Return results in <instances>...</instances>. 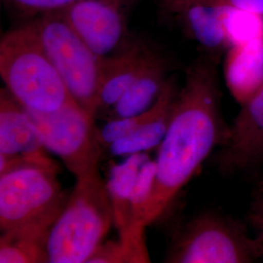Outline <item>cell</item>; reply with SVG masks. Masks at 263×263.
<instances>
[{"label": "cell", "instance_id": "6da1fadb", "mask_svg": "<svg viewBox=\"0 0 263 263\" xmlns=\"http://www.w3.org/2000/svg\"><path fill=\"white\" fill-rule=\"evenodd\" d=\"M220 96L216 62L198 59L187 69L168 131L157 148L145 226L166 213L212 151L226 141L229 126L221 116Z\"/></svg>", "mask_w": 263, "mask_h": 263}, {"label": "cell", "instance_id": "7a4b0ae2", "mask_svg": "<svg viewBox=\"0 0 263 263\" xmlns=\"http://www.w3.org/2000/svg\"><path fill=\"white\" fill-rule=\"evenodd\" d=\"M0 76L6 89L29 111L48 113L74 101L28 22L0 41Z\"/></svg>", "mask_w": 263, "mask_h": 263}, {"label": "cell", "instance_id": "3957f363", "mask_svg": "<svg viewBox=\"0 0 263 263\" xmlns=\"http://www.w3.org/2000/svg\"><path fill=\"white\" fill-rule=\"evenodd\" d=\"M112 222L111 201L99 171L76 179L66 206L49 231L48 262H88Z\"/></svg>", "mask_w": 263, "mask_h": 263}, {"label": "cell", "instance_id": "277c9868", "mask_svg": "<svg viewBox=\"0 0 263 263\" xmlns=\"http://www.w3.org/2000/svg\"><path fill=\"white\" fill-rule=\"evenodd\" d=\"M59 168L27 165L0 175V228L51 229L68 196L57 179Z\"/></svg>", "mask_w": 263, "mask_h": 263}, {"label": "cell", "instance_id": "5b68a950", "mask_svg": "<svg viewBox=\"0 0 263 263\" xmlns=\"http://www.w3.org/2000/svg\"><path fill=\"white\" fill-rule=\"evenodd\" d=\"M32 23L42 47L74 101L96 117L101 58L88 47L61 13L39 15Z\"/></svg>", "mask_w": 263, "mask_h": 263}, {"label": "cell", "instance_id": "8992f818", "mask_svg": "<svg viewBox=\"0 0 263 263\" xmlns=\"http://www.w3.org/2000/svg\"><path fill=\"white\" fill-rule=\"evenodd\" d=\"M258 259L254 237L240 221L217 213L193 217L170 245V263H246Z\"/></svg>", "mask_w": 263, "mask_h": 263}, {"label": "cell", "instance_id": "52a82bcc", "mask_svg": "<svg viewBox=\"0 0 263 263\" xmlns=\"http://www.w3.org/2000/svg\"><path fill=\"white\" fill-rule=\"evenodd\" d=\"M28 111L46 149L59 156L76 179L99 171L103 147L93 114L76 102L53 112Z\"/></svg>", "mask_w": 263, "mask_h": 263}, {"label": "cell", "instance_id": "ba28073f", "mask_svg": "<svg viewBox=\"0 0 263 263\" xmlns=\"http://www.w3.org/2000/svg\"><path fill=\"white\" fill-rule=\"evenodd\" d=\"M127 0H77L59 12L99 58L112 55L129 42L123 6Z\"/></svg>", "mask_w": 263, "mask_h": 263}, {"label": "cell", "instance_id": "9c48e42d", "mask_svg": "<svg viewBox=\"0 0 263 263\" xmlns=\"http://www.w3.org/2000/svg\"><path fill=\"white\" fill-rule=\"evenodd\" d=\"M223 174L253 172L263 164V80L243 104L216 154Z\"/></svg>", "mask_w": 263, "mask_h": 263}, {"label": "cell", "instance_id": "30bf717a", "mask_svg": "<svg viewBox=\"0 0 263 263\" xmlns=\"http://www.w3.org/2000/svg\"><path fill=\"white\" fill-rule=\"evenodd\" d=\"M161 13L216 59L231 44L227 12L216 0H156Z\"/></svg>", "mask_w": 263, "mask_h": 263}, {"label": "cell", "instance_id": "8fae6325", "mask_svg": "<svg viewBox=\"0 0 263 263\" xmlns=\"http://www.w3.org/2000/svg\"><path fill=\"white\" fill-rule=\"evenodd\" d=\"M40 132L27 108L10 94L0 92V153L22 155L29 163L59 168L46 154Z\"/></svg>", "mask_w": 263, "mask_h": 263}, {"label": "cell", "instance_id": "7c38bea8", "mask_svg": "<svg viewBox=\"0 0 263 263\" xmlns=\"http://www.w3.org/2000/svg\"><path fill=\"white\" fill-rule=\"evenodd\" d=\"M161 57L141 44L128 43L117 53L101 58L98 113L107 111Z\"/></svg>", "mask_w": 263, "mask_h": 263}, {"label": "cell", "instance_id": "4fadbf2b", "mask_svg": "<svg viewBox=\"0 0 263 263\" xmlns=\"http://www.w3.org/2000/svg\"><path fill=\"white\" fill-rule=\"evenodd\" d=\"M179 89L176 78L170 77L157 99L158 108L154 116L131 135L108 146L115 157H128L133 154L157 149L168 131L172 115L177 104Z\"/></svg>", "mask_w": 263, "mask_h": 263}, {"label": "cell", "instance_id": "5bb4252c", "mask_svg": "<svg viewBox=\"0 0 263 263\" xmlns=\"http://www.w3.org/2000/svg\"><path fill=\"white\" fill-rule=\"evenodd\" d=\"M168 62L161 57L106 111L108 120L139 115L156 102L166 83Z\"/></svg>", "mask_w": 263, "mask_h": 263}, {"label": "cell", "instance_id": "9a60e30c", "mask_svg": "<svg viewBox=\"0 0 263 263\" xmlns=\"http://www.w3.org/2000/svg\"><path fill=\"white\" fill-rule=\"evenodd\" d=\"M149 159L146 152L137 153L111 168L106 186L112 206L113 223L119 233L132 226V192L140 170Z\"/></svg>", "mask_w": 263, "mask_h": 263}, {"label": "cell", "instance_id": "2e32d148", "mask_svg": "<svg viewBox=\"0 0 263 263\" xmlns=\"http://www.w3.org/2000/svg\"><path fill=\"white\" fill-rule=\"evenodd\" d=\"M49 231L40 227H22L2 232L0 263L48 262Z\"/></svg>", "mask_w": 263, "mask_h": 263}, {"label": "cell", "instance_id": "e0dca14e", "mask_svg": "<svg viewBox=\"0 0 263 263\" xmlns=\"http://www.w3.org/2000/svg\"><path fill=\"white\" fill-rule=\"evenodd\" d=\"M145 226L137 224L119 233L117 241L101 245L88 263L149 262L144 240Z\"/></svg>", "mask_w": 263, "mask_h": 263}, {"label": "cell", "instance_id": "ac0fdd59", "mask_svg": "<svg viewBox=\"0 0 263 263\" xmlns=\"http://www.w3.org/2000/svg\"><path fill=\"white\" fill-rule=\"evenodd\" d=\"M156 175L155 160H147L141 167L131 197L132 226L144 224V216L149 203Z\"/></svg>", "mask_w": 263, "mask_h": 263}, {"label": "cell", "instance_id": "d6986e66", "mask_svg": "<svg viewBox=\"0 0 263 263\" xmlns=\"http://www.w3.org/2000/svg\"><path fill=\"white\" fill-rule=\"evenodd\" d=\"M16 11L28 16L37 17L47 13H59L77 0H3Z\"/></svg>", "mask_w": 263, "mask_h": 263}, {"label": "cell", "instance_id": "ffe728a7", "mask_svg": "<svg viewBox=\"0 0 263 263\" xmlns=\"http://www.w3.org/2000/svg\"><path fill=\"white\" fill-rule=\"evenodd\" d=\"M247 217L255 232L254 240L258 259L263 260V191H257V195L249 208Z\"/></svg>", "mask_w": 263, "mask_h": 263}, {"label": "cell", "instance_id": "44dd1931", "mask_svg": "<svg viewBox=\"0 0 263 263\" xmlns=\"http://www.w3.org/2000/svg\"><path fill=\"white\" fill-rule=\"evenodd\" d=\"M224 9L242 11L263 17V0H216Z\"/></svg>", "mask_w": 263, "mask_h": 263}, {"label": "cell", "instance_id": "7402d4cb", "mask_svg": "<svg viewBox=\"0 0 263 263\" xmlns=\"http://www.w3.org/2000/svg\"><path fill=\"white\" fill-rule=\"evenodd\" d=\"M257 191H263V179L259 181V183H258V189H257Z\"/></svg>", "mask_w": 263, "mask_h": 263}]
</instances>
